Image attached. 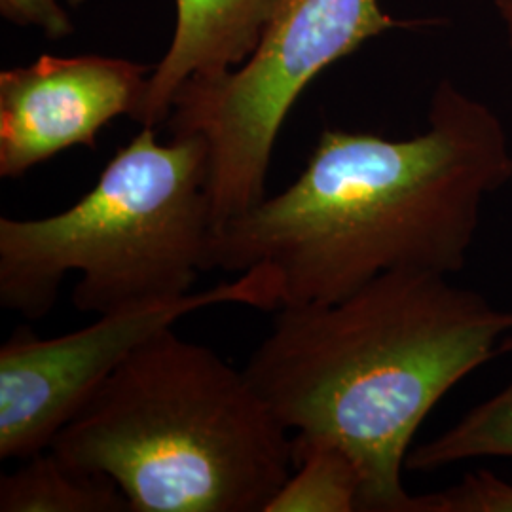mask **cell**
I'll list each match as a JSON object with an SVG mask.
<instances>
[{
    "label": "cell",
    "instance_id": "obj_11",
    "mask_svg": "<svg viewBox=\"0 0 512 512\" xmlns=\"http://www.w3.org/2000/svg\"><path fill=\"white\" fill-rule=\"evenodd\" d=\"M484 458L512 459V382L437 439L414 448L406 458V469L425 473Z\"/></svg>",
    "mask_w": 512,
    "mask_h": 512
},
{
    "label": "cell",
    "instance_id": "obj_6",
    "mask_svg": "<svg viewBox=\"0 0 512 512\" xmlns=\"http://www.w3.org/2000/svg\"><path fill=\"white\" fill-rule=\"evenodd\" d=\"M219 304L279 310L277 277L255 266L203 293L105 313L57 338L19 327L0 349V458L25 461L50 450L55 435L135 349L184 315Z\"/></svg>",
    "mask_w": 512,
    "mask_h": 512
},
{
    "label": "cell",
    "instance_id": "obj_9",
    "mask_svg": "<svg viewBox=\"0 0 512 512\" xmlns=\"http://www.w3.org/2000/svg\"><path fill=\"white\" fill-rule=\"evenodd\" d=\"M2 512H124L128 497L107 476L84 475L54 452L25 459L12 475L0 478Z\"/></svg>",
    "mask_w": 512,
    "mask_h": 512
},
{
    "label": "cell",
    "instance_id": "obj_4",
    "mask_svg": "<svg viewBox=\"0 0 512 512\" xmlns=\"http://www.w3.org/2000/svg\"><path fill=\"white\" fill-rule=\"evenodd\" d=\"M209 148L200 135L120 148L92 190L44 219H0V306L27 319L54 308L78 272L74 308L114 313L179 300L207 270L213 217Z\"/></svg>",
    "mask_w": 512,
    "mask_h": 512
},
{
    "label": "cell",
    "instance_id": "obj_10",
    "mask_svg": "<svg viewBox=\"0 0 512 512\" xmlns=\"http://www.w3.org/2000/svg\"><path fill=\"white\" fill-rule=\"evenodd\" d=\"M293 465L296 473L287 478L266 512L359 511L363 482L342 448L296 435Z\"/></svg>",
    "mask_w": 512,
    "mask_h": 512
},
{
    "label": "cell",
    "instance_id": "obj_7",
    "mask_svg": "<svg viewBox=\"0 0 512 512\" xmlns=\"http://www.w3.org/2000/svg\"><path fill=\"white\" fill-rule=\"evenodd\" d=\"M152 67L120 57L40 55L0 73V177L18 179L73 147H95L139 109Z\"/></svg>",
    "mask_w": 512,
    "mask_h": 512
},
{
    "label": "cell",
    "instance_id": "obj_1",
    "mask_svg": "<svg viewBox=\"0 0 512 512\" xmlns=\"http://www.w3.org/2000/svg\"><path fill=\"white\" fill-rule=\"evenodd\" d=\"M427 122L410 139L325 129L287 190L213 230L207 270L270 268L279 308L336 302L389 272H461L482 205L512 181L511 139L452 80Z\"/></svg>",
    "mask_w": 512,
    "mask_h": 512
},
{
    "label": "cell",
    "instance_id": "obj_13",
    "mask_svg": "<svg viewBox=\"0 0 512 512\" xmlns=\"http://www.w3.org/2000/svg\"><path fill=\"white\" fill-rule=\"evenodd\" d=\"M73 6L84 0H69ZM2 18L23 25L38 27L48 38L69 37L74 31L71 16L57 0H0Z\"/></svg>",
    "mask_w": 512,
    "mask_h": 512
},
{
    "label": "cell",
    "instance_id": "obj_8",
    "mask_svg": "<svg viewBox=\"0 0 512 512\" xmlns=\"http://www.w3.org/2000/svg\"><path fill=\"white\" fill-rule=\"evenodd\" d=\"M293 0H175L173 40L148 76L133 120L167 122L177 92L192 78L228 73L249 59Z\"/></svg>",
    "mask_w": 512,
    "mask_h": 512
},
{
    "label": "cell",
    "instance_id": "obj_5",
    "mask_svg": "<svg viewBox=\"0 0 512 512\" xmlns=\"http://www.w3.org/2000/svg\"><path fill=\"white\" fill-rule=\"evenodd\" d=\"M395 27L380 0H293L245 63L184 84L167 126L207 143L213 230L266 198L277 133L311 80Z\"/></svg>",
    "mask_w": 512,
    "mask_h": 512
},
{
    "label": "cell",
    "instance_id": "obj_12",
    "mask_svg": "<svg viewBox=\"0 0 512 512\" xmlns=\"http://www.w3.org/2000/svg\"><path fill=\"white\" fill-rule=\"evenodd\" d=\"M412 512H512V486L480 469L437 494L414 495Z\"/></svg>",
    "mask_w": 512,
    "mask_h": 512
},
{
    "label": "cell",
    "instance_id": "obj_14",
    "mask_svg": "<svg viewBox=\"0 0 512 512\" xmlns=\"http://www.w3.org/2000/svg\"><path fill=\"white\" fill-rule=\"evenodd\" d=\"M492 2H494L495 10H497L499 21L505 29L509 46L512 48V0H492Z\"/></svg>",
    "mask_w": 512,
    "mask_h": 512
},
{
    "label": "cell",
    "instance_id": "obj_2",
    "mask_svg": "<svg viewBox=\"0 0 512 512\" xmlns=\"http://www.w3.org/2000/svg\"><path fill=\"white\" fill-rule=\"evenodd\" d=\"M448 277L389 272L336 302L283 306L243 368L287 429L353 459L359 511L412 512L403 469L416 431L512 349V310Z\"/></svg>",
    "mask_w": 512,
    "mask_h": 512
},
{
    "label": "cell",
    "instance_id": "obj_3",
    "mask_svg": "<svg viewBox=\"0 0 512 512\" xmlns=\"http://www.w3.org/2000/svg\"><path fill=\"white\" fill-rule=\"evenodd\" d=\"M287 431L245 370L171 327L110 374L50 452L110 478L131 512H266L291 476Z\"/></svg>",
    "mask_w": 512,
    "mask_h": 512
}]
</instances>
